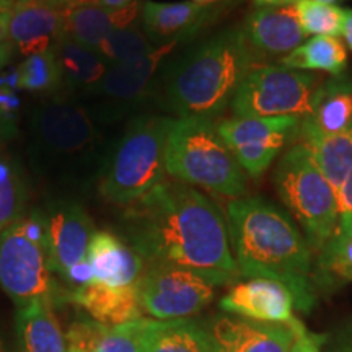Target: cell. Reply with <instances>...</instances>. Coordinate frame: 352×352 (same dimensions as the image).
Wrapping results in <instances>:
<instances>
[{"mask_svg": "<svg viewBox=\"0 0 352 352\" xmlns=\"http://www.w3.org/2000/svg\"><path fill=\"white\" fill-rule=\"evenodd\" d=\"M122 239L147 266L191 271L214 285L240 279L226 215L208 195L173 178L126 206Z\"/></svg>", "mask_w": 352, "mask_h": 352, "instance_id": "1", "label": "cell"}, {"mask_svg": "<svg viewBox=\"0 0 352 352\" xmlns=\"http://www.w3.org/2000/svg\"><path fill=\"white\" fill-rule=\"evenodd\" d=\"M226 220L240 276L284 284L308 314L316 298L314 252L292 219L264 197L241 196L228 201Z\"/></svg>", "mask_w": 352, "mask_h": 352, "instance_id": "2", "label": "cell"}, {"mask_svg": "<svg viewBox=\"0 0 352 352\" xmlns=\"http://www.w3.org/2000/svg\"><path fill=\"white\" fill-rule=\"evenodd\" d=\"M254 54L241 26H230L176 57L160 80L164 107L176 118L215 120L230 107Z\"/></svg>", "mask_w": 352, "mask_h": 352, "instance_id": "3", "label": "cell"}, {"mask_svg": "<svg viewBox=\"0 0 352 352\" xmlns=\"http://www.w3.org/2000/svg\"><path fill=\"white\" fill-rule=\"evenodd\" d=\"M165 170L176 182L219 196L236 199L246 192V173L208 118H175L166 138Z\"/></svg>", "mask_w": 352, "mask_h": 352, "instance_id": "4", "label": "cell"}, {"mask_svg": "<svg viewBox=\"0 0 352 352\" xmlns=\"http://www.w3.org/2000/svg\"><path fill=\"white\" fill-rule=\"evenodd\" d=\"M175 118L139 116L126 127L100 182L104 199L129 206L165 179V147Z\"/></svg>", "mask_w": 352, "mask_h": 352, "instance_id": "5", "label": "cell"}, {"mask_svg": "<svg viewBox=\"0 0 352 352\" xmlns=\"http://www.w3.org/2000/svg\"><path fill=\"white\" fill-rule=\"evenodd\" d=\"M280 201L302 227L311 252L318 253L338 228V197L305 145L296 144L274 171Z\"/></svg>", "mask_w": 352, "mask_h": 352, "instance_id": "6", "label": "cell"}, {"mask_svg": "<svg viewBox=\"0 0 352 352\" xmlns=\"http://www.w3.org/2000/svg\"><path fill=\"white\" fill-rule=\"evenodd\" d=\"M318 78L283 65H254L240 82L230 101L236 118H298L314 109Z\"/></svg>", "mask_w": 352, "mask_h": 352, "instance_id": "7", "label": "cell"}, {"mask_svg": "<svg viewBox=\"0 0 352 352\" xmlns=\"http://www.w3.org/2000/svg\"><path fill=\"white\" fill-rule=\"evenodd\" d=\"M52 274L46 245L30 239L21 219L0 233V287L16 308L36 300L54 307Z\"/></svg>", "mask_w": 352, "mask_h": 352, "instance_id": "8", "label": "cell"}, {"mask_svg": "<svg viewBox=\"0 0 352 352\" xmlns=\"http://www.w3.org/2000/svg\"><path fill=\"white\" fill-rule=\"evenodd\" d=\"M214 285L195 272L151 264L139 283L142 315L153 320L191 318L212 302Z\"/></svg>", "mask_w": 352, "mask_h": 352, "instance_id": "9", "label": "cell"}, {"mask_svg": "<svg viewBox=\"0 0 352 352\" xmlns=\"http://www.w3.org/2000/svg\"><path fill=\"white\" fill-rule=\"evenodd\" d=\"M298 118H227L215 121L220 138L241 170L252 178L266 173L290 139L297 138Z\"/></svg>", "mask_w": 352, "mask_h": 352, "instance_id": "10", "label": "cell"}, {"mask_svg": "<svg viewBox=\"0 0 352 352\" xmlns=\"http://www.w3.org/2000/svg\"><path fill=\"white\" fill-rule=\"evenodd\" d=\"M47 258L54 274L63 277L74 264L83 261L95 235L90 215L77 202H57L44 212Z\"/></svg>", "mask_w": 352, "mask_h": 352, "instance_id": "11", "label": "cell"}, {"mask_svg": "<svg viewBox=\"0 0 352 352\" xmlns=\"http://www.w3.org/2000/svg\"><path fill=\"white\" fill-rule=\"evenodd\" d=\"M63 0H13L8 41L25 57L50 51L63 34Z\"/></svg>", "mask_w": 352, "mask_h": 352, "instance_id": "12", "label": "cell"}, {"mask_svg": "<svg viewBox=\"0 0 352 352\" xmlns=\"http://www.w3.org/2000/svg\"><path fill=\"white\" fill-rule=\"evenodd\" d=\"M219 307L226 314L261 323H290L296 318L292 292L284 284L263 277L233 284Z\"/></svg>", "mask_w": 352, "mask_h": 352, "instance_id": "13", "label": "cell"}, {"mask_svg": "<svg viewBox=\"0 0 352 352\" xmlns=\"http://www.w3.org/2000/svg\"><path fill=\"white\" fill-rule=\"evenodd\" d=\"M217 7L191 2H153L140 6L144 33L153 46L179 44L195 38L214 20Z\"/></svg>", "mask_w": 352, "mask_h": 352, "instance_id": "14", "label": "cell"}, {"mask_svg": "<svg viewBox=\"0 0 352 352\" xmlns=\"http://www.w3.org/2000/svg\"><path fill=\"white\" fill-rule=\"evenodd\" d=\"M222 352H297V334L290 323H261L220 316L209 324Z\"/></svg>", "mask_w": 352, "mask_h": 352, "instance_id": "15", "label": "cell"}, {"mask_svg": "<svg viewBox=\"0 0 352 352\" xmlns=\"http://www.w3.org/2000/svg\"><path fill=\"white\" fill-rule=\"evenodd\" d=\"M33 127L39 144L54 153L85 151L95 139V127L85 109L70 103L44 104L34 114Z\"/></svg>", "mask_w": 352, "mask_h": 352, "instance_id": "16", "label": "cell"}, {"mask_svg": "<svg viewBox=\"0 0 352 352\" xmlns=\"http://www.w3.org/2000/svg\"><path fill=\"white\" fill-rule=\"evenodd\" d=\"M241 30L256 56L284 57L305 38L294 6L259 7L246 16Z\"/></svg>", "mask_w": 352, "mask_h": 352, "instance_id": "17", "label": "cell"}, {"mask_svg": "<svg viewBox=\"0 0 352 352\" xmlns=\"http://www.w3.org/2000/svg\"><path fill=\"white\" fill-rule=\"evenodd\" d=\"M87 259L91 264L94 283L108 287H139L147 264L131 245L111 232H95L88 246Z\"/></svg>", "mask_w": 352, "mask_h": 352, "instance_id": "18", "label": "cell"}, {"mask_svg": "<svg viewBox=\"0 0 352 352\" xmlns=\"http://www.w3.org/2000/svg\"><path fill=\"white\" fill-rule=\"evenodd\" d=\"M139 15V2L122 8H107L96 2L74 3L65 8L60 39H69L96 51L104 38L118 30L132 26Z\"/></svg>", "mask_w": 352, "mask_h": 352, "instance_id": "19", "label": "cell"}, {"mask_svg": "<svg viewBox=\"0 0 352 352\" xmlns=\"http://www.w3.org/2000/svg\"><path fill=\"white\" fill-rule=\"evenodd\" d=\"M140 352H222L209 327L192 318L138 320Z\"/></svg>", "mask_w": 352, "mask_h": 352, "instance_id": "20", "label": "cell"}, {"mask_svg": "<svg viewBox=\"0 0 352 352\" xmlns=\"http://www.w3.org/2000/svg\"><path fill=\"white\" fill-rule=\"evenodd\" d=\"M352 127V82L331 80L320 87L310 116L298 127L300 144L329 138Z\"/></svg>", "mask_w": 352, "mask_h": 352, "instance_id": "21", "label": "cell"}, {"mask_svg": "<svg viewBox=\"0 0 352 352\" xmlns=\"http://www.w3.org/2000/svg\"><path fill=\"white\" fill-rule=\"evenodd\" d=\"M67 300L87 311L90 318L108 327L131 323L142 318L139 302V287L116 289L91 283L85 287L69 290Z\"/></svg>", "mask_w": 352, "mask_h": 352, "instance_id": "22", "label": "cell"}, {"mask_svg": "<svg viewBox=\"0 0 352 352\" xmlns=\"http://www.w3.org/2000/svg\"><path fill=\"white\" fill-rule=\"evenodd\" d=\"M178 44L171 43L153 47L138 59L109 65L103 80L94 90L118 101H134L142 98L148 85L155 77L158 67Z\"/></svg>", "mask_w": 352, "mask_h": 352, "instance_id": "23", "label": "cell"}, {"mask_svg": "<svg viewBox=\"0 0 352 352\" xmlns=\"http://www.w3.org/2000/svg\"><path fill=\"white\" fill-rule=\"evenodd\" d=\"M15 352H69L65 334L46 302H30L16 308Z\"/></svg>", "mask_w": 352, "mask_h": 352, "instance_id": "24", "label": "cell"}, {"mask_svg": "<svg viewBox=\"0 0 352 352\" xmlns=\"http://www.w3.org/2000/svg\"><path fill=\"white\" fill-rule=\"evenodd\" d=\"M69 351L76 352H140L138 320L108 327L90 316H82L65 333Z\"/></svg>", "mask_w": 352, "mask_h": 352, "instance_id": "25", "label": "cell"}, {"mask_svg": "<svg viewBox=\"0 0 352 352\" xmlns=\"http://www.w3.org/2000/svg\"><path fill=\"white\" fill-rule=\"evenodd\" d=\"M280 65L294 70H320L340 77L347 65V52L338 38L314 36L284 56Z\"/></svg>", "mask_w": 352, "mask_h": 352, "instance_id": "26", "label": "cell"}, {"mask_svg": "<svg viewBox=\"0 0 352 352\" xmlns=\"http://www.w3.org/2000/svg\"><path fill=\"white\" fill-rule=\"evenodd\" d=\"M52 50L63 74V80L69 85L94 90L103 80L108 65L96 51L69 39H59Z\"/></svg>", "mask_w": 352, "mask_h": 352, "instance_id": "27", "label": "cell"}, {"mask_svg": "<svg viewBox=\"0 0 352 352\" xmlns=\"http://www.w3.org/2000/svg\"><path fill=\"white\" fill-rule=\"evenodd\" d=\"M302 145L308 148L316 166L338 195L352 170V127L340 134L311 140Z\"/></svg>", "mask_w": 352, "mask_h": 352, "instance_id": "28", "label": "cell"}, {"mask_svg": "<svg viewBox=\"0 0 352 352\" xmlns=\"http://www.w3.org/2000/svg\"><path fill=\"white\" fill-rule=\"evenodd\" d=\"M349 280H352V236L333 235L318 252L315 284L316 287H327Z\"/></svg>", "mask_w": 352, "mask_h": 352, "instance_id": "29", "label": "cell"}, {"mask_svg": "<svg viewBox=\"0 0 352 352\" xmlns=\"http://www.w3.org/2000/svg\"><path fill=\"white\" fill-rule=\"evenodd\" d=\"M28 189L20 166L0 155V233L25 217Z\"/></svg>", "mask_w": 352, "mask_h": 352, "instance_id": "30", "label": "cell"}, {"mask_svg": "<svg viewBox=\"0 0 352 352\" xmlns=\"http://www.w3.org/2000/svg\"><path fill=\"white\" fill-rule=\"evenodd\" d=\"M63 74L54 50L26 56L19 65V88L32 94H47L63 85Z\"/></svg>", "mask_w": 352, "mask_h": 352, "instance_id": "31", "label": "cell"}, {"mask_svg": "<svg viewBox=\"0 0 352 352\" xmlns=\"http://www.w3.org/2000/svg\"><path fill=\"white\" fill-rule=\"evenodd\" d=\"M298 23L305 36H334L342 33L344 10L333 3H321L315 0H297L294 3Z\"/></svg>", "mask_w": 352, "mask_h": 352, "instance_id": "32", "label": "cell"}, {"mask_svg": "<svg viewBox=\"0 0 352 352\" xmlns=\"http://www.w3.org/2000/svg\"><path fill=\"white\" fill-rule=\"evenodd\" d=\"M153 44L148 41L145 33L135 28L134 25L127 26V28L118 30L104 38L96 52L101 56V59L107 63V65H114L120 63H126V60L138 59L148 52L153 51Z\"/></svg>", "mask_w": 352, "mask_h": 352, "instance_id": "33", "label": "cell"}, {"mask_svg": "<svg viewBox=\"0 0 352 352\" xmlns=\"http://www.w3.org/2000/svg\"><path fill=\"white\" fill-rule=\"evenodd\" d=\"M338 228L336 236H352V170L338 191Z\"/></svg>", "mask_w": 352, "mask_h": 352, "instance_id": "34", "label": "cell"}, {"mask_svg": "<svg viewBox=\"0 0 352 352\" xmlns=\"http://www.w3.org/2000/svg\"><path fill=\"white\" fill-rule=\"evenodd\" d=\"M292 327L297 334V352H321V344H323V338L316 336L305 328L298 318L292 320Z\"/></svg>", "mask_w": 352, "mask_h": 352, "instance_id": "35", "label": "cell"}, {"mask_svg": "<svg viewBox=\"0 0 352 352\" xmlns=\"http://www.w3.org/2000/svg\"><path fill=\"white\" fill-rule=\"evenodd\" d=\"M20 107L21 100L19 98V95L15 94V90H10V88H0V116L15 122V118L20 111Z\"/></svg>", "mask_w": 352, "mask_h": 352, "instance_id": "36", "label": "cell"}, {"mask_svg": "<svg viewBox=\"0 0 352 352\" xmlns=\"http://www.w3.org/2000/svg\"><path fill=\"white\" fill-rule=\"evenodd\" d=\"M13 0H0V44L8 41V25H10V13Z\"/></svg>", "mask_w": 352, "mask_h": 352, "instance_id": "37", "label": "cell"}, {"mask_svg": "<svg viewBox=\"0 0 352 352\" xmlns=\"http://www.w3.org/2000/svg\"><path fill=\"white\" fill-rule=\"evenodd\" d=\"M329 352H352V324L334 338Z\"/></svg>", "mask_w": 352, "mask_h": 352, "instance_id": "38", "label": "cell"}, {"mask_svg": "<svg viewBox=\"0 0 352 352\" xmlns=\"http://www.w3.org/2000/svg\"><path fill=\"white\" fill-rule=\"evenodd\" d=\"M15 50L16 47L13 46L12 41H6L0 44V72H2V70L8 65V63L12 60Z\"/></svg>", "mask_w": 352, "mask_h": 352, "instance_id": "39", "label": "cell"}, {"mask_svg": "<svg viewBox=\"0 0 352 352\" xmlns=\"http://www.w3.org/2000/svg\"><path fill=\"white\" fill-rule=\"evenodd\" d=\"M341 36H344L347 46H349V50H352V10H344Z\"/></svg>", "mask_w": 352, "mask_h": 352, "instance_id": "40", "label": "cell"}, {"mask_svg": "<svg viewBox=\"0 0 352 352\" xmlns=\"http://www.w3.org/2000/svg\"><path fill=\"white\" fill-rule=\"evenodd\" d=\"M297 0H253V3L259 7H287L294 6Z\"/></svg>", "mask_w": 352, "mask_h": 352, "instance_id": "41", "label": "cell"}, {"mask_svg": "<svg viewBox=\"0 0 352 352\" xmlns=\"http://www.w3.org/2000/svg\"><path fill=\"white\" fill-rule=\"evenodd\" d=\"M13 126H15V122L8 121V120H6V118L0 116V145L3 144V140L10 138Z\"/></svg>", "mask_w": 352, "mask_h": 352, "instance_id": "42", "label": "cell"}, {"mask_svg": "<svg viewBox=\"0 0 352 352\" xmlns=\"http://www.w3.org/2000/svg\"><path fill=\"white\" fill-rule=\"evenodd\" d=\"M96 3L101 7H107V8H122L131 6L134 3L135 0H95Z\"/></svg>", "mask_w": 352, "mask_h": 352, "instance_id": "43", "label": "cell"}, {"mask_svg": "<svg viewBox=\"0 0 352 352\" xmlns=\"http://www.w3.org/2000/svg\"><path fill=\"white\" fill-rule=\"evenodd\" d=\"M191 2L199 3V6H212V3L220 2V0H191Z\"/></svg>", "mask_w": 352, "mask_h": 352, "instance_id": "44", "label": "cell"}, {"mask_svg": "<svg viewBox=\"0 0 352 352\" xmlns=\"http://www.w3.org/2000/svg\"><path fill=\"white\" fill-rule=\"evenodd\" d=\"M67 6H74V3H85V2H95V0H63Z\"/></svg>", "mask_w": 352, "mask_h": 352, "instance_id": "45", "label": "cell"}, {"mask_svg": "<svg viewBox=\"0 0 352 352\" xmlns=\"http://www.w3.org/2000/svg\"><path fill=\"white\" fill-rule=\"evenodd\" d=\"M315 2H321V3H333V6H334V2H338V0H315Z\"/></svg>", "mask_w": 352, "mask_h": 352, "instance_id": "46", "label": "cell"}, {"mask_svg": "<svg viewBox=\"0 0 352 352\" xmlns=\"http://www.w3.org/2000/svg\"><path fill=\"white\" fill-rule=\"evenodd\" d=\"M0 352H6V351H3V346H2V341H0Z\"/></svg>", "mask_w": 352, "mask_h": 352, "instance_id": "47", "label": "cell"}, {"mask_svg": "<svg viewBox=\"0 0 352 352\" xmlns=\"http://www.w3.org/2000/svg\"><path fill=\"white\" fill-rule=\"evenodd\" d=\"M69 352H76V351H69Z\"/></svg>", "mask_w": 352, "mask_h": 352, "instance_id": "48", "label": "cell"}]
</instances>
